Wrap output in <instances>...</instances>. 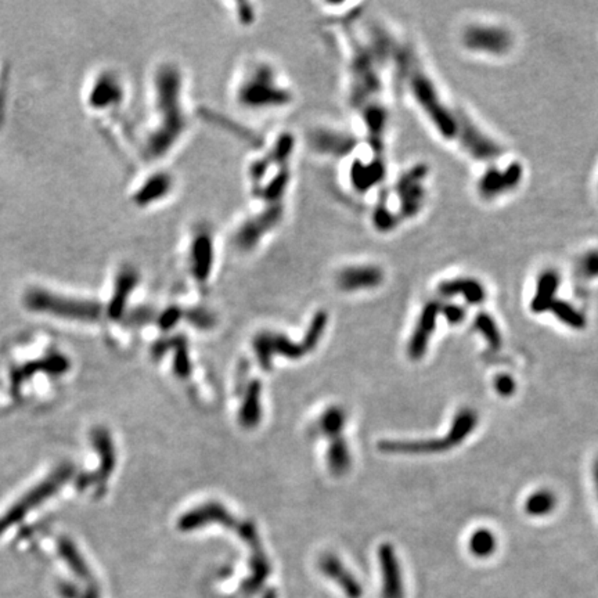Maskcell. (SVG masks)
<instances>
[{
  "label": "cell",
  "instance_id": "1",
  "mask_svg": "<svg viewBox=\"0 0 598 598\" xmlns=\"http://www.w3.org/2000/svg\"><path fill=\"white\" fill-rule=\"evenodd\" d=\"M194 125L186 68L173 57L158 59L148 71L147 118L139 148L148 165L166 164Z\"/></svg>",
  "mask_w": 598,
  "mask_h": 598
},
{
  "label": "cell",
  "instance_id": "2",
  "mask_svg": "<svg viewBox=\"0 0 598 598\" xmlns=\"http://www.w3.org/2000/svg\"><path fill=\"white\" fill-rule=\"evenodd\" d=\"M296 90L281 66L266 55H252L237 66L230 100L248 117H274L296 104Z\"/></svg>",
  "mask_w": 598,
  "mask_h": 598
},
{
  "label": "cell",
  "instance_id": "3",
  "mask_svg": "<svg viewBox=\"0 0 598 598\" xmlns=\"http://www.w3.org/2000/svg\"><path fill=\"white\" fill-rule=\"evenodd\" d=\"M299 139L289 131L278 132L253 154L245 168V180L253 204H287L292 184V164Z\"/></svg>",
  "mask_w": 598,
  "mask_h": 598
},
{
  "label": "cell",
  "instance_id": "4",
  "mask_svg": "<svg viewBox=\"0 0 598 598\" xmlns=\"http://www.w3.org/2000/svg\"><path fill=\"white\" fill-rule=\"evenodd\" d=\"M288 205H258L242 213L231 226L229 245L237 255H255L280 231L287 219Z\"/></svg>",
  "mask_w": 598,
  "mask_h": 598
},
{
  "label": "cell",
  "instance_id": "5",
  "mask_svg": "<svg viewBox=\"0 0 598 598\" xmlns=\"http://www.w3.org/2000/svg\"><path fill=\"white\" fill-rule=\"evenodd\" d=\"M222 253V237L208 219L193 220L183 233L179 255L187 274L200 285L206 284Z\"/></svg>",
  "mask_w": 598,
  "mask_h": 598
},
{
  "label": "cell",
  "instance_id": "6",
  "mask_svg": "<svg viewBox=\"0 0 598 598\" xmlns=\"http://www.w3.org/2000/svg\"><path fill=\"white\" fill-rule=\"evenodd\" d=\"M479 424L478 413L471 407L460 409L452 420L446 434L439 438L418 441H381L378 449L384 453L431 454L449 452L465 442Z\"/></svg>",
  "mask_w": 598,
  "mask_h": 598
},
{
  "label": "cell",
  "instance_id": "7",
  "mask_svg": "<svg viewBox=\"0 0 598 598\" xmlns=\"http://www.w3.org/2000/svg\"><path fill=\"white\" fill-rule=\"evenodd\" d=\"M327 322H329L327 312L319 311L314 316L309 329L304 337V341L301 344L292 343L289 338L278 333H273V331L259 333L253 338V349L256 352V358L259 360L260 367L263 370H270L271 358L274 356V354L288 359H299L305 356L308 352L314 351L325 334Z\"/></svg>",
  "mask_w": 598,
  "mask_h": 598
},
{
  "label": "cell",
  "instance_id": "8",
  "mask_svg": "<svg viewBox=\"0 0 598 598\" xmlns=\"http://www.w3.org/2000/svg\"><path fill=\"white\" fill-rule=\"evenodd\" d=\"M180 189L177 173L168 164L148 165L131 193V201L139 209L155 211L168 205Z\"/></svg>",
  "mask_w": 598,
  "mask_h": 598
},
{
  "label": "cell",
  "instance_id": "9",
  "mask_svg": "<svg viewBox=\"0 0 598 598\" xmlns=\"http://www.w3.org/2000/svg\"><path fill=\"white\" fill-rule=\"evenodd\" d=\"M74 474L75 467L73 464H61L46 479L28 490L17 503H15L9 508V511L0 517V534H3L10 526L20 522L30 511H32V508L39 507L56 492H59L61 486L74 476Z\"/></svg>",
  "mask_w": 598,
  "mask_h": 598
},
{
  "label": "cell",
  "instance_id": "10",
  "mask_svg": "<svg viewBox=\"0 0 598 598\" xmlns=\"http://www.w3.org/2000/svg\"><path fill=\"white\" fill-rule=\"evenodd\" d=\"M305 144L309 151L320 160H343L354 154L358 140L345 129L319 122L308 129Z\"/></svg>",
  "mask_w": 598,
  "mask_h": 598
},
{
  "label": "cell",
  "instance_id": "11",
  "mask_svg": "<svg viewBox=\"0 0 598 598\" xmlns=\"http://www.w3.org/2000/svg\"><path fill=\"white\" fill-rule=\"evenodd\" d=\"M412 88L420 106L435 124L436 129L445 137H454L459 133V118H456L439 100L431 81L423 74L416 73L412 77Z\"/></svg>",
  "mask_w": 598,
  "mask_h": 598
},
{
  "label": "cell",
  "instance_id": "12",
  "mask_svg": "<svg viewBox=\"0 0 598 598\" xmlns=\"http://www.w3.org/2000/svg\"><path fill=\"white\" fill-rule=\"evenodd\" d=\"M92 445L99 453L100 459V467L97 471L90 474H82L77 478V489L84 492L88 488L95 486L96 488V496H102L106 490L107 482L110 479V475L113 474L115 468V446L113 442V436L110 435L108 430L104 427H96L90 434Z\"/></svg>",
  "mask_w": 598,
  "mask_h": 598
},
{
  "label": "cell",
  "instance_id": "13",
  "mask_svg": "<svg viewBox=\"0 0 598 598\" xmlns=\"http://www.w3.org/2000/svg\"><path fill=\"white\" fill-rule=\"evenodd\" d=\"M385 280L384 269L373 262L344 263L333 274L334 285L345 293L372 291L378 288Z\"/></svg>",
  "mask_w": 598,
  "mask_h": 598
},
{
  "label": "cell",
  "instance_id": "14",
  "mask_svg": "<svg viewBox=\"0 0 598 598\" xmlns=\"http://www.w3.org/2000/svg\"><path fill=\"white\" fill-rule=\"evenodd\" d=\"M28 304L31 308L45 312H52L55 315L92 322L99 319L102 314V307L96 302L88 301H71V299L55 298L48 293L35 292L28 298Z\"/></svg>",
  "mask_w": 598,
  "mask_h": 598
},
{
  "label": "cell",
  "instance_id": "15",
  "mask_svg": "<svg viewBox=\"0 0 598 598\" xmlns=\"http://www.w3.org/2000/svg\"><path fill=\"white\" fill-rule=\"evenodd\" d=\"M463 44L472 52L505 55L512 46L511 34L496 26H471L463 34Z\"/></svg>",
  "mask_w": 598,
  "mask_h": 598
},
{
  "label": "cell",
  "instance_id": "16",
  "mask_svg": "<svg viewBox=\"0 0 598 598\" xmlns=\"http://www.w3.org/2000/svg\"><path fill=\"white\" fill-rule=\"evenodd\" d=\"M215 523L227 529H234L237 533L241 522H238V519L230 514L223 504L218 501H208L184 512L177 521V528L182 532H191L198 528Z\"/></svg>",
  "mask_w": 598,
  "mask_h": 598
},
{
  "label": "cell",
  "instance_id": "17",
  "mask_svg": "<svg viewBox=\"0 0 598 598\" xmlns=\"http://www.w3.org/2000/svg\"><path fill=\"white\" fill-rule=\"evenodd\" d=\"M439 315L441 307L438 302H428L423 308L407 344V356L412 360L417 362L425 356L430 341L436 330Z\"/></svg>",
  "mask_w": 598,
  "mask_h": 598
},
{
  "label": "cell",
  "instance_id": "18",
  "mask_svg": "<svg viewBox=\"0 0 598 598\" xmlns=\"http://www.w3.org/2000/svg\"><path fill=\"white\" fill-rule=\"evenodd\" d=\"M378 561L383 577V598H405V581L401 561L391 543H384L378 548Z\"/></svg>",
  "mask_w": 598,
  "mask_h": 598
},
{
  "label": "cell",
  "instance_id": "19",
  "mask_svg": "<svg viewBox=\"0 0 598 598\" xmlns=\"http://www.w3.org/2000/svg\"><path fill=\"white\" fill-rule=\"evenodd\" d=\"M318 566L320 572H323L329 579L334 580L349 598L362 597L363 594L362 584L345 568V565L340 561L338 557H336L334 554H323L318 561Z\"/></svg>",
  "mask_w": 598,
  "mask_h": 598
},
{
  "label": "cell",
  "instance_id": "20",
  "mask_svg": "<svg viewBox=\"0 0 598 598\" xmlns=\"http://www.w3.org/2000/svg\"><path fill=\"white\" fill-rule=\"evenodd\" d=\"M140 282V273L132 264H124L118 273V280L115 284V292L113 301L108 307V316L114 320L122 318L125 307L128 304L129 295L136 289Z\"/></svg>",
  "mask_w": 598,
  "mask_h": 598
},
{
  "label": "cell",
  "instance_id": "21",
  "mask_svg": "<svg viewBox=\"0 0 598 598\" xmlns=\"http://www.w3.org/2000/svg\"><path fill=\"white\" fill-rule=\"evenodd\" d=\"M70 369V360L68 358L60 355V354H53L50 356H48L46 359H41L38 362L34 363H28L24 367L16 369L13 372L12 376V384H13V391L17 392L21 387V384H24L27 380H30L34 374L42 372L50 376H60L63 373H66Z\"/></svg>",
  "mask_w": 598,
  "mask_h": 598
},
{
  "label": "cell",
  "instance_id": "22",
  "mask_svg": "<svg viewBox=\"0 0 598 598\" xmlns=\"http://www.w3.org/2000/svg\"><path fill=\"white\" fill-rule=\"evenodd\" d=\"M457 135H461L463 142L465 143L470 153L479 160H493L499 153L497 146L465 118H459Z\"/></svg>",
  "mask_w": 598,
  "mask_h": 598
},
{
  "label": "cell",
  "instance_id": "23",
  "mask_svg": "<svg viewBox=\"0 0 598 598\" xmlns=\"http://www.w3.org/2000/svg\"><path fill=\"white\" fill-rule=\"evenodd\" d=\"M439 292L445 296L461 295L470 305H481L486 299L485 287L475 278H452L439 285Z\"/></svg>",
  "mask_w": 598,
  "mask_h": 598
},
{
  "label": "cell",
  "instance_id": "24",
  "mask_svg": "<svg viewBox=\"0 0 598 598\" xmlns=\"http://www.w3.org/2000/svg\"><path fill=\"white\" fill-rule=\"evenodd\" d=\"M559 287V274L555 270H546L539 276L536 291L532 298L530 309L534 314H543L550 309L555 301Z\"/></svg>",
  "mask_w": 598,
  "mask_h": 598
},
{
  "label": "cell",
  "instance_id": "25",
  "mask_svg": "<svg viewBox=\"0 0 598 598\" xmlns=\"http://www.w3.org/2000/svg\"><path fill=\"white\" fill-rule=\"evenodd\" d=\"M57 550H59L60 557L68 565V568L75 573L77 577L84 580L88 584V587L97 584L90 568L88 566V563L85 561V558L82 557L78 547L75 546V543L71 539H68V537L59 539Z\"/></svg>",
  "mask_w": 598,
  "mask_h": 598
},
{
  "label": "cell",
  "instance_id": "26",
  "mask_svg": "<svg viewBox=\"0 0 598 598\" xmlns=\"http://www.w3.org/2000/svg\"><path fill=\"white\" fill-rule=\"evenodd\" d=\"M260 383L258 380L251 381L247 388H245V394H244V399L240 407V413H238V421L240 425L251 430L255 428L262 417V406H260Z\"/></svg>",
  "mask_w": 598,
  "mask_h": 598
},
{
  "label": "cell",
  "instance_id": "27",
  "mask_svg": "<svg viewBox=\"0 0 598 598\" xmlns=\"http://www.w3.org/2000/svg\"><path fill=\"white\" fill-rule=\"evenodd\" d=\"M251 575L249 577L241 584V591L244 595H251L256 592L260 586L266 581L269 573H270V565L267 561L266 554L263 552L262 547L252 548V557H251Z\"/></svg>",
  "mask_w": 598,
  "mask_h": 598
},
{
  "label": "cell",
  "instance_id": "28",
  "mask_svg": "<svg viewBox=\"0 0 598 598\" xmlns=\"http://www.w3.org/2000/svg\"><path fill=\"white\" fill-rule=\"evenodd\" d=\"M327 465L330 472L337 476H341L349 471L352 465V457L349 446L343 435L330 439L327 449Z\"/></svg>",
  "mask_w": 598,
  "mask_h": 598
},
{
  "label": "cell",
  "instance_id": "29",
  "mask_svg": "<svg viewBox=\"0 0 598 598\" xmlns=\"http://www.w3.org/2000/svg\"><path fill=\"white\" fill-rule=\"evenodd\" d=\"M557 503L558 500L554 492L550 489H537L526 497L523 510L529 517L541 518L550 515L555 510Z\"/></svg>",
  "mask_w": 598,
  "mask_h": 598
},
{
  "label": "cell",
  "instance_id": "30",
  "mask_svg": "<svg viewBox=\"0 0 598 598\" xmlns=\"http://www.w3.org/2000/svg\"><path fill=\"white\" fill-rule=\"evenodd\" d=\"M497 550V537L489 528L475 529L468 539V551L478 559L490 558Z\"/></svg>",
  "mask_w": 598,
  "mask_h": 598
},
{
  "label": "cell",
  "instance_id": "31",
  "mask_svg": "<svg viewBox=\"0 0 598 598\" xmlns=\"http://www.w3.org/2000/svg\"><path fill=\"white\" fill-rule=\"evenodd\" d=\"M519 177V168H511L507 172H496V173H486L479 184V190L486 195H497L503 191L508 190L507 187H511Z\"/></svg>",
  "mask_w": 598,
  "mask_h": 598
},
{
  "label": "cell",
  "instance_id": "32",
  "mask_svg": "<svg viewBox=\"0 0 598 598\" xmlns=\"http://www.w3.org/2000/svg\"><path fill=\"white\" fill-rule=\"evenodd\" d=\"M347 425V412L341 406H330L318 420V431L329 439L343 435Z\"/></svg>",
  "mask_w": 598,
  "mask_h": 598
},
{
  "label": "cell",
  "instance_id": "33",
  "mask_svg": "<svg viewBox=\"0 0 598 598\" xmlns=\"http://www.w3.org/2000/svg\"><path fill=\"white\" fill-rule=\"evenodd\" d=\"M562 325L575 329L581 330L586 327V318L584 315L576 309L572 304L566 301H561V299H555L554 304L548 309Z\"/></svg>",
  "mask_w": 598,
  "mask_h": 598
},
{
  "label": "cell",
  "instance_id": "34",
  "mask_svg": "<svg viewBox=\"0 0 598 598\" xmlns=\"http://www.w3.org/2000/svg\"><path fill=\"white\" fill-rule=\"evenodd\" d=\"M474 327L483 337L490 351H499L501 348V334L494 319L488 314H479L474 320Z\"/></svg>",
  "mask_w": 598,
  "mask_h": 598
},
{
  "label": "cell",
  "instance_id": "35",
  "mask_svg": "<svg viewBox=\"0 0 598 598\" xmlns=\"http://www.w3.org/2000/svg\"><path fill=\"white\" fill-rule=\"evenodd\" d=\"M230 16L233 19V23H235L241 28H251L258 21V6L255 3H230Z\"/></svg>",
  "mask_w": 598,
  "mask_h": 598
},
{
  "label": "cell",
  "instance_id": "36",
  "mask_svg": "<svg viewBox=\"0 0 598 598\" xmlns=\"http://www.w3.org/2000/svg\"><path fill=\"white\" fill-rule=\"evenodd\" d=\"M173 349H175V358H173L175 374L179 378H187L191 373V366H190V358H189L186 338L182 336L175 337Z\"/></svg>",
  "mask_w": 598,
  "mask_h": 598
},
{
  "label": "cell",
  "instance_id": "37",
  "mask_svg": "<svg viewBox=\"0 0 598 598\" xmlns=\"http://www.w3.org/2000/svg\"><path fill=\"white\" fill-rule=\"evenodd\" d=\"M579 273L586 280L598 278V249L586 252L579 260Z\"/></svg>",
  "mask_w": 598,
  "mask_h": 598
},
{
  "label": "cell",
  "instance_id": "38",
  "mask_svg": "<svg viewBox=\"0 0 598 598\" xmlns=\"http://www.w3.org/2000/svg\"><path fill=\"white\" fill-rule=\"evenodd\" d=\"M183 316H186V319L189 320L190 325H193L197 329H202V330L211 329L216 322L213 314H211L205 308L190 309L187 314H183Z\"/></svg>",
  "mask_w": 598,
  "mask_h": 598
},
{
  "label": "cell",
  "instance_id": "39",
  "mask_svg": "<svg viewBox=\"0 0 598 598\" xmlns=\"http://www.w3.org/2000/svg\"><path fill=\"white\" fill-rule=\"evenodd\" d=\"M493 388H494L496 394L500 395L501 398H510V396H512V395L515 394V391H517V383H515V380L512 378V376L505 374V373H501V374H497V376L494 377Z\"/></svg>",
  "mask_w": 598,
  "mask_h": 598
},
{
  "label": "cell",
  "instance_id": "40",
  "mask_svg": "<svg viewBox=\"0 0 598 598\" xmlns=\"http://www.w3.org/2000/svg\"><path fill=\"white\" fill-rule=\"evenodd\" d=\"M155 319V311L154 309H151V308H147V307H140V308H136L135 311H132L128 316H126V319H125V325L126 326H143V325H147V323H150L151 320H154Z\"/></svg>",
  "mask_w": 598,
  "mask_h": 598
},
{
  "label": "cell",
  "instance_id": "41",
  "mask_svg": "<svg viewBox=\"0 0 598 598\" xmlns=\"http://www.w3.org/2000/svg\"><path fill=\"white\" fill-rule=\"evenodd\" d=\"M182 318H183V311L179 307H171L160 315L158 325L164 331H168L172 327H175Z\"/></svg>",
  "mask_w": 598,
  "mask_h": 598
},
{
  "label": "cell",
  "instance_id": "42",
  "mask_svg": "<svg viewBox=\"0 0 598 598\" xmlns=\"http://www.w3.org/2000/svg\"><path fill=\"white\" fill-rule=\"evenodd\" d=\"M441 314L446 318V320L450 325H460L467 316L465 311L460 305H456V304L441 307Z\"/></svg>",
  "mask_w": 598,
  "mask_h": 598
},
{
  "label": "cell",
  "instance_id": "43",
  "mask_svg": "<svg viewBox=\"0 0 598 598\" xmlns=\"http://www.w3.org/2000/svg\"><path fill=\"white\" fill-rule=\"evenodd\" d=\"M173 344H175V337H168V338H162L157 343H154L153 348H151V355L154 359H160L162 358L168 351L173 349Z\"/></svg>",
  "mask_w": 598,
  "mask_h": 598
},
{
  "label": "cell",
  "instance_id": "44",
  "mask_svg": "<svg viewBox=\"0 0 598 598\" xmlns=\"http://www.w3.org/2000/svg\"><path fill=\"white\" fill-rule=\"evenodd\" d=\"M57 591L63 598H84V591L70 581H60L57 584Z\"/></svg>",
  "mask_w": 598,
  "mask_h": 598
},
{
  "label": "cell",
  "instance_id": "45",
  "mask_svg": "<svg viewBox=\"0 0 598 598\" xmlns=\"http://www.w3.org/2000/svg\"><path fill=\"white\" fill-rule=\"evenodd\" d=\"M592 482H594V489H595V493L598 497V459L594 461V465H592Z\"/></svg>",
  "mask_w": 598,
  "mask_h": 598
},
{
  "label": "cell",
  "instance_id": "46",
  "mask_svg": "<svg viewBox=\"0 0 598 598\" xmlns=\"http://www.w3.org/2000/svg\"><path fill=\"white\" fill-rule=\"evenodd\" d=\"M263 598H277V594L274 590H267L266 594L263 595Z\"/></svg>",
  "mask_w": 598,
  "mask_h": 598
}]
</instances>
